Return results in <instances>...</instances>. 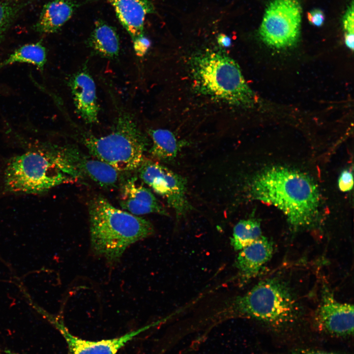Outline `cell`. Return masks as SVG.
I'll return each mask as SVG.
<instances>
[{
    "label": "cell",
    "instance_id": "6da1fadb",
    "mask_svg": "<svg viewBox=\"0 0 354 354\" xmlns=\"http://www.w3.org/2000/svg\"><path fill=\"white\" fill-rule=\"evenodd\" d=\"M250 197L281 210L294 229L317 221L320 195L317 186L306 174L290 168L273 166L256 175L249 184Z\"/></svg>",
    "mask_w": 354,
    "mask_h": 354
},
{
    "label": "cell",
    "instance_id": "7a4b0ae2",
    "mask_svg": "<svg viewBox=\"0 0 354 354\" xmlns=\"http://www.w3.org/2000/svg\"><path fill=\"white\" fill-rule=\"evenodd\" d=\"M88 210L91 250L110 265L118 263L131 244L155 232L149 221L114 206L101 195L89 201Z\"/></svg>",
    "mask_w": 354,
    "mask_h": 354
},
{
    "label": "cell",
    "instance_id": "3957f363",
    "mask_svg": "<svg viewBox=\"0 0 354 354\" xmlns=\"http://www.w3.org/2000/svg\"><path fill=\"white\" fill-rule=\"evenodd\" d=\"M197 92L233 106L249 108L257 97L246 83L238 64L220 50H206L194 55L189 61Z\"/></svg>",
    "mask_w": 354,
    "mask_h": 354
},
{
    "label": "cell",
    "instance_id": "277c9868",
    "mask_svg": "<svg viewBox=\"0 0 354 354\" xmlns=\"http://www.w3.org/2000/svg\"><path fill=\"white\" fill-rule=\"evenodd\" d=\"M298 311L297 300L287 284L273 277L260 281L243 295L228 299L211 319L247 317L281 326L295 321Z\"/></svg>",
    "mask_w": 354,
    "mask_h": 354
},
{
    "label": "cell",
    "instance_id": "5b68a950",
    "mask_svg": "<svg viewBox=\"0 0 354 354\" xmlns=\"http://www.w3.org/2000/svg\"><path fill=\"white\" fill-rule=\"evenodd\" d=\"M81 140L90 155L119 172L137 169L150 145L133 115L122 109L118 110L110 132L101 136L82 133Z\"/></svg>",
    "mask_w": 354,
    "mask_h": 354
},
{
    "label": "cell",
    "instance_id": "8992f818",
    "mask_svg": "<svg viewBox=\"0 0 354 354\" xmlns=\"http://www.w3.org/2000/svg\"><path fill=\"white\" fill-rule=\"evenodd\" d=\"M15 155L7 161L2 176L4 193L39 195L75 181L53 161L33 149Z\"/></svg>",
    "mask_w": 354,
    "mask_h": 354
},
{
    "label": "cell",
    "instance_id": "52a82bcc",
    "mask_svg": "<svg viewBox=\"0 0 354 354\" xmlns=\"http://www.w3.org/2000/svg\"><path fill=\"white\" fill-rule=\"evenodd\" d=\"M299 0H271L267 4L260 26L261 39L268 46L284 49L298 41L301 23Z\"/></svg>",
    "mask_w": 354,
    "mask_h": 354
},
{
    "label": "cell",
    "instance_id": "ba28073f",
    "mask_svg": "<svg viewBox=\"0 0 354 354\" xmlns=\"http://www.w3.org/2000/svg\"><path fill=\"white\" fill-rule=\"evenodd\" d=\"M137 169L140 179L162 196L174 210L177 221L192 210L187 197V181L184 177L160 162L145 158Z\"/></svg>",
    "mask_w": 354,
    "mask_h": 354
},
{
    "label": "cell",
    "instance_id": "9c48e42d",
    "mask_svg": "<svg viewBox=\"0 0 354 354\" xmlns=\"http://www.w3.org/2000/svg\"><path fill=\"white\" fill-rule=\"evenodd\" d=\"M315 323L318 329L337 336H347L354 333V306L337 301L325 289L317 311Z\"/></svg>",
    "mask_w": 354,
    "mask_h": 354
},
{
    "label": "cell",
    "instance_id": "30bf717a",
    "mask_svg": "<svg viewBox=\"0 0 354 354\" xmlns=\"http://www.w3.org/2000/svg\"><path fill=\"white\" fill-rule=\"evenodd\" d=\"M53 323L67 344L68 354H117L119 350L128 342L155 325L153 323L112 339L89 341L71 334L62 322L55 320Z\"/></svg>",
    "mask_w": 354,
    "mask_h": 354
},
{
    "label": "cell",
    "instance_id": "8fae6325",
    "mask_svg": "<svg viewBox=\"0 0 354 354\" xmlns=\"http://www.w3.org/2000/svg\"><path fill=\"white\" fill-rule=\"evenodd\" d=\"M119 203L122 209L137 216L149 213L169 215L151 190L139 183L135 177L127 179L122 184Z\"/></svg>",
    "mask_w": 354,
    "mask_h": 354
},
{
    "label": "cell",
    "instance_id": "7c38bea8",
    "mask_svg": "<svg viewBox=\"0 0 354 354\" xmlns=\"http://www.w3.org/2000/svg\"><path fill=\"white\" fill-rule=\"evenodd\" d=\"M77 114L87 124L98 121L99 106L95 82L86 69L71 76L68 82Z\"/></svg>",
    "mask_w": 354,
    "mask_h": 354
},
{
    "label": "cell",
    "instance_id": "4fadbf2b",
    "mask_svg": "<svg viewBox=\"0 0 354 354\" xmlns=\"http://www.w3.org/2000/svg\"><path fill=\"white\" fill-rule=\"evenodd\" d=\"M65 147L69 158L83 179L89 178L105 188L117 187L120 177L119 172L91 155L84 153L75 146L66 144Z\"/></svg>",
    "mask_w": 354,
    "mask_h": 354
},
{
    "label": "cell",
    "instance_id": "5bb4252c",
    "mask_svg": "<svg viewBox=\"0 0 354 354\" xmlns=\"http://www.w3.org/2000/svg\"><path fill=\"white\" fill-rule=\"evenodd\" d=\"M273 251L272 241L263 236L240 250L235 263L240 283L244 285L256 277L271 258Z\"/></svg>",
    "mask_w": 354,
    "mask_h": 354
},
{
    "label": "cell",
    "instance_id": "9a60e30c",
    "mask_svg": "<svg viewBox=\"0 0 354 354\" xmlns=\"http://www.w3.org/2000/svg\"><path fill=\"white\" fill-rule=\"evenodd\" d=\"M132 40L144 34L146 16L155 12L149 0H108Z\"/></svg>",
    "mask_w": 354,
    "mask_h": 354
},
{
    "label": "cell",
    "instance_id": "2e32d148",
    "mask_svg": "<svg viewBox=\"0 0 354 354\" xmlns=\"http://www.w3.org/2000/svg\"><path fill=\"white\" fill-rule=\"evenodd\" d=\"M74 0H54L45 4L34 28L44 33L57 32L72 17L77 6Z\"/></svg>",
    "mask_w": 354,
    "mask_h": 354
},
{
    "label": "cell",
    "instance_id": "e0dca14e",
    "mask_svg": "<svg viewBox=\"0 0 354 354\" xmlns=\"http://www.w3.org/2000/svg\"><path fill=\"white\" fill-rule=\"evenodd\" d=\"M148 134L150 154L154 159L163 163L174 161L185 145L184 142L178 140L172 132L166 129H150Z\"/></svg>",
    "mask_w": 354,
    "mask_h": 354
},
{
    "label": "cell",
    "instance_id": "ac0fdd59",
    "mask_svg": "<svg viewBox=\"0 0 354 354\" xmlns=\"http://www.w3.org/2000/svg\"><path fill=\"white\" fill-rule=\"evenodd\" d=\"M88 44L95 53L102 57L113 59L118 55L120 43L117 32L103 21L95 22Z\"/></svg>",
    "mask_w": 354,
    "mask_h": 354
},
{
    "label": "cell",
    "instance_id": "d6986e66",
    "mask_svg": "<svg viewBox=\"0 0 354 354\" xmlns=\"http://www.w3.org/2000/svg\"><path fill=\"white\" fill-rule=\"evenodd\" d=\"M46 61V49L39 41L25 44L15 50L0 63V69L14 63L20 62L32 64L43 71Z\"/></svg>",
    "mask_w": 354,
    "mask_h": 354
},
{
    "label": "cell",
    "instance_id": "ffe728a7",
    "mask_svg": "<svg viewBox=\"0 0 354 354\" xmlns=\"http://www.w3.org/2000/svg\"><path fill=\"white\" fill-rule=\"evenodd\" d=\"M262 236L260 222L250 218L240 220L234 226L230 243L234 249L240 251Z\"/></svg>",
    "mask_w": 354,
    "mask_h": 354
},
{
    "label": "cell",
    "instance_id": "44dd1931",
    "mask_svg": "<svg viewBox=\"0 0 354 354\" xmlns=\"http://www.w3.org/2000/svg\"><path fill=\"white\" fill-rule=\"evenodd\" d=\"M16 4L9 0H0V43L17 12Z\"/></svg>",
    "mask_w": 354,
    "mask_h": 354
},
{
    "label": "cell",
    "instance_id": "7402d4cb",
    "mask_svg": "<svg viewBox=\"0 0 354 354\" xmlns=\"http://www.w3.org/2000/svg\"><path fill=\"white\" fill-rule=\"evenodd\" d=\"M354 1L348 6L342 17V24L344 31V40L346 46L354 50Z\"/></svg>",
    "mask_w": 354,
    "mask_h": 354
},
{
    "label": "cell",
    "instance_id": "603a6c76",
    "mask_svg": "<svg viewBox=\"0 0 354 354\" xmlns=\"http://www.w3.org/2000/svg\"><path fill=\"white\" fill-rule=\"evenodd\" d=\"M132 41L134 50L137 56L140 57L144 56L150 47L149 39L143 34Z\"/></svg>",
    "mask_w": 354,
    "mask_h": 354
},
{
    "label": "cell",
    "instance_id": "cb8c5ba5",
    "mask_svg": "<svg viewBox=\"0 0 354 354\" xmlns=\"http://www.w3.org/2000/svg\"><path fill=\"white\" fill-rule=\"evenodd\" d=\"M353 187V177L352 172L347 170H344L338 179V187L342 192L352 190Z\"/></svg>",
    "mask_w": 354,
    "mask_h": 354
},
{
    "label": "cell",
    "instance_id": "d4e9b609",
    "mask_svg": "<svg viewBox=\"0 0 354 354\" xmlns=\"http://www.w3.org/2000/svg\"><path fill=\"white\" fill-rule=\"evenodd\" d=\"M307 19L310 24L316 27H321L324 23L325 16L322 10L315 8L308 12Z\"/></svg>",
    "mask_w": 354,
    "mask_h": 354
},
{
    "label": "cell",
    "instance_id": "484cf974",
    "mask_svg": "<svg viewBox=\"0 0 354 354\" xmlns=\"http://www.w3.org/2000/svg\"><path fill=\"white\" fill-rule=\"evenodd\" d=\"M286 354H337L325 351L298 349L291 351Z\"/></svg>",
    "mask_w": 354,
    "mask_h": 354
},
{
    "label": "cell",
    "instance_id": "4316f807",
    "mask_svg": "<svg viewBox=\"0 0 354 354\" xmlns=\"http://www.w3.org/2000/svg\"><path fill=\"white\" fill-rule=\"evenodd\" d=\"M218 44L222 47H229L231 45V39L226 35H220L217 38Z\"/></svg>",
    "mask_w": 354,
    "mask_h": 354
},
{
    "label": "cell",
    "instance_id": "83f0119b",
    "mask_svg": "<svg viewBox=\"0 0 354 354\" xmlns=\"http://www.w3.org/2000/svg\"><path fill=\"white\" fill-rule=\"evenodd\" d=\"M0 88H1V87H0Z\"/></svg>",
    "mask_w": 354,
    "mask_h": 354
}]
</instances>
